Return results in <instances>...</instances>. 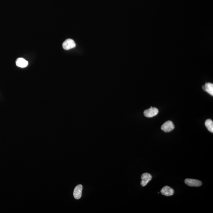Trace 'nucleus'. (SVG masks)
Returning <instances> with one entry per match:
<instances>
[{
    "label": "nucleus",
    "mask_w": 213,
    "mask_h": 213,
    "mask_svg": "<svg viewBox=\"0 0 213 213\" xmlns=\"http://www.w3.org/2000/svg\"><path fill=\"white\" fill-rule=\"evenodd\" d=\"M159 110L157 108L151 107L150 109L145 110L144 112V114L147 117L151 118L156 116Z\"/></svg>",
    "instance_id": "1"
},
{
    "label": "nucleus",
    "mask_w": 213,
    "mask_h": 213,
    "mask_svg": "<svg viewBox=\"0 0 213 213\" xmlns=\"http://www.w3.org/2000/svg\"><path fill=\"white\" fill-rule=\"evenodd\" d=\"M175 128V126L172 122L171 121H167L164 123L161 126V129L165 132H170L172 131Z\"/></svg>",
    "instance_id": "2"
},
{
    "label": "nucleus",
    "mask_w": 213,
    "mask_h": 213,
    "mask_svg": "<svg viewBox=\"0 0 213 213\" xmlns=\"http://www.w3.org/2000/svg\"><path fill=\"white\" fill-rule=\"evenodd\" d=\"M185 183L187 186L191 187H199L202 185L201 181L193 179H186L185 180Z\"/></svg>",
    "instance_id": "3"
},
{
    "label": "nucleus",
    "mask_w": 213,
    "mask_h": 213,
    "mask_svg": "<svg viewBox=\"0 0 213 213\" xmlns=\"http://www.w3.org/2000/svg\"><path fill=\"white\" fill-rule=\"evenodd\" d=\"M76 46L75 42L71 39L66 40L63 44V48L65 50H69L74 48Z\"/></svg>",
    "instance_id": "4"
},
{
    "label": "nucleus",
    "mask_w": 213,
    "mask_h": 213,
    "mask_svg": "<svg viewBox=\"0 0 213 213\" xmlns=\"http://www.w3.org/2000/svg\"><path fill=\"white\" fill-rule=\"evenodd\" d=\"M152 176L150 174L148 173H144L142 175L141 179H142V182H141V185L142 186H145L148 184L149 181L151 180Z\"/></svg>",
    "instance_id": "5"
},
{
    "label": "nucleus",
    "mask_w": 213,
    "mask_h": 213,
    "mask_svg": "<svg viewBox=\"0 0 213 213\" xmlns=\"http://www.w3.org/2000/svg\"><path fill=\"white\" fill-rule=\"evenodd\" d=\"M82 190L83 186L81 184L77 185L74 189V196L75 199H79L81 198V195H82Z\"/></svg>",
    "instance_id": "6"
},
{
    "label": "nucleus",
    "mask_w": 213,
    "mask_h": 213,
    "mask_svg": "<svg viewBox=\"0 0 213 213\" xmlns=\"http://www.w3.org/2000/svg\"><path fill=\"white\" fill-rule=\"evenodd\" d=\"M161 192L163 195L166 196H170L174 194V191L173 189L169 186H165L162 188Z\"/></svg>",
    "instance_id": "7"
},
{
    "label": "nucleus",
    "mask_w": 213,
    "mask_h": 213,
    "mask_svg": "<svg viewBox=\"0 0 213 213\" xmlns=\"http://www.w3.org/2000/svg\"><path fill=\"white\" fill-rule=\"evenodd\" d=\"M17 66L21 68L26 67L28 64V62L24 58H19L16 61Z\"/></svg>",
    "instance_id": "8"
},
{
    "label": "nucleus",
    "mask_w": 213,
    "mask_h": 213,
    "mask_svg": "<svg viewBox=\"0 0 213 213\" xmlns=\"http://www.w3.org/2000/svg\"><path fill=\"white\" fill-rule=\"evenodd\" d=\"M205 91L209 93L211 95L213 96V84L212 83H206L205 85Z\"/></svg>",
    "instance_id": "9"
},
{
    "label": "nucleus",
    "mask_w": 213,
    "mask_h": 213,
    "mask_svg": "<svg viewBox=\"0 0 213 213\" xmlns=\"http://www.w3.org/2000/svg\"><path fill=\"white\" fill-rule=\"evenodd\" d=\"M205 126L208 130L212 133L213 132V122L211 119H207L205 122Z\"/></svg>",
    "instance_id": "10"
},
{
    "label": "nucleus",
    "mask_w": 213,
    "mask_h": 213,
    "mask_svg": "<svg viewBox=\"0 0 213 213\" xmlns=\"http://www.w3.org/2000/svg\"><path fill=\"white\" fill-rule=\"evenodd\" d=\"M202 88H203V89L204 90V91H205V86H203V87H202Z\"/></svg>",
    "instance_id": "11"
}]
</instances>
